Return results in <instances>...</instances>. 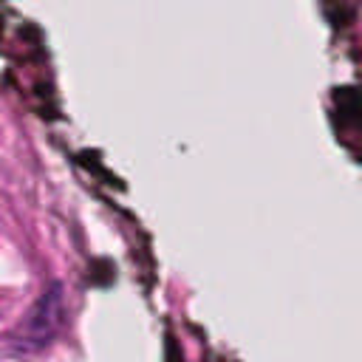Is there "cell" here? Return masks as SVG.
<instances>
[{"label":"cell","mask_w":362,"mask_h":362,"mask_svg":"<svg viewBox=\"0 0 362 362\" xmlns=\"http://www.w3.org/2000/svg\"><path fill=\"white\" fill-rule=\"evenodd\" d=\"M59 322V288H51L28 314V320L20 325V339H25V345H42L54 337Z\"/></svg>","instance_id":"1"}]
</instances>
